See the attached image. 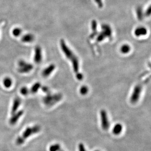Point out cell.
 Returning <instances> with one entry per match:
<instances>
[{
	"label": "cell",
	"instance_id": "cell-1",
	"mask_svg": "<svg viewBox=\"0 0 151 151\" xmlns=\"http://www.w3.org/2000/svg\"><path fill=\"white\" fill-rule=\"evenodd\" d=\"M60 46L63 53L66 55V56L72 63L74 71L76 73H78L79 71V61L77 58L71 50L68 48L65 42L63 39L60 40Z\"/></svg>",
	"mask_w": 151,
	"mask_h": 151
},
{
	"label": "cell",
	"instance_id": "cell-2",
	"mask_svg": "<svg viewBox=\"0 0 151 151\" xmlns=\"http://www.w3.org/2000/svg\"><path fill=\"white\" fill-rule=\"evenodd\" d=\"M41 129V127L38 125H35L32 127H28L23 133V136H19L16 140V143L21 145L24 142L25 140L31 135L38 133Z\"/></svg>",
	"mask_w": 151,
	"mask_h": 151
},
{
	"label": "cell",
	"instance_id": "cell-3",
	"mask_svg": "<svg viewBox=\"0 0 151 151\" xmlns=\"http://www.w3.org/2000/svg\"><path fill=\"white\" fill-rule=\"evenodd\" d=\"M18 65L19 67L18 71L22 74L29 73L33 69V66L31 63H28L23 60L19 61Z\"/></svg>",
	"mask_w": 151,
	"mask_h": 151
},
{
	"label": "cell",
	"instance_id": "cell-4",
	"mask_svg": "<svg viewBox=\"0 0 151 151\" xmlns=\"http://www.w3.org/2000/svg\"><path fill=\"white\" fill-rule=\"evenodd\" d=\"M61 97V96L60 95H51L48 94L43 98V101L46 106H53L60 100Z\"/></svg>",
	"mask_w": 151,
	"mask_h": 151
},
{
	"label": "cell",
	"instance_id": "cell-5",
	"mask_svg": "<svg viewBox=\"0 0 151 151\" xmlns=\"http://www.w3.org/2000/svg\"><path fill=\"white\" fill-rule=\"evenodd\" d=\"M141 91L142 86L140 85H137L135 86L130 98L131 103H136L138 101L140 97Z\"/></svg>",
	"mask_w": 151,
	"mask_h": 151
},
{
	"label": "cell",
	"instance_id": "cell-6",
	"mask_svg": "<svg viewBox=\"0 0 151 151\" xmlns=\"http://www.w3.org/2000/svg\"><path fill=\"white\" fill-rule=\"evenodd\" d=\"M100 114H101V118L102 127L103 129L107 130L109 128L110 123L108 118L106 111L105 110H102L101 111Z\"/></svg>",
	"mask_w": 151,
	"mask_h": 151
},
{
	"label": "cell",
	"instance_id": "cell-7",
	"mask_svg": "<svg viewBox=\"0 0 151 151\" xmlns=\"http://www.w3.org/2000/svg\"><path fill=\"white\" fill-rule=\"evenodd\" d=\"M34 61L36 63L39 64L42 61V51L40 46H37L34 50Z\"/></svg>",
	"mask_w": 151,
	"mask_h": 151
},
{
	"label": "cell",
	"instance_id": "cell-8",
	"mask_svg": "<svg viewBox=\"0 0 151 151\" xmlns=\"http://www.w3.org/2000/svg\"><path fill=\"white\" fill-rule=\"evenodd\" d=\"M23 114V110H19L17 111L15 113L11 114L12 116L9 119V123L11 125H14L18 121L19 118L22 116Z\"/></svg>",
	"mask_w": 151,
	"mask_h": 151
},
{
	"label": "cell",
	"instance_id": "cell-9",
	"mask_svg": "<svg viewBox=\"0 0 151 151\" xmlns=\"http://www.w3.org/2000/svg\"><path fill=\"white\" fill-rule=\"evenodd\" d=\"M21 99L19 97H16L14 99L12 106V108H11V114H13L17 111L19 106L21 105Z\"/></svg>",
	"mask_w": 151,
	"mask_h": 151
},
{
	"label": "cell",
	"instance_id": "cell-10",
	"mask_svg": "<svg viewBox=\"0 0 151 151\" xmlns=\"http://www.w3.org/2000/svg\"><path fill=\"white\" fill-rule=\"evenodd\" d=\"M55 68V66L54 64H52L49 65L48 66L46 67L43 70V71L42 72V75L45 78L48 77L53 72Z\"/></svg>",
	"mask_w": 151,
	"mask_h": 151
},
{
	"label": "cell",
	"instance_id": "cell-11",
	"mask_svg": "<svg viewBox=\"0 0 151 151\" xmlns=\"http://www.w3.org/2000/svg\"><path fill=\"white\" fill-rule=\"evenodd\" d=\"M134 33L137 37H140V36L146 35L147 33V30L146 28L144 27H139L136 29Z\"/></svg>",
	"mask_w": 151,
	"mask_h": 151
},
{
	"label": "cell",
	"instance_id": "cell-12",
	"mask_svg": "<svg viewBox=\"0 0 151 151\" xmlns=\"http://www.w3.org/2000/svg\"><path fill=\"white\" fill-rule=\"evenodd\" d=\"M34 40V36L31 34L28 33L23 35L21 38V41L23 43H31Z\"/></svg>",
	"mask_w": 151,
	"mask_h": 151
},
{
	"label": "cell",
	"instance_id": "cell-13",
	"mask_svg": "<svg viewBox=\"0 0 151 151\" xmlns=\"http://www.w3.org/2000/svg\"><path fill=\"white\" fill-rule=\"evenodd\" d=\"M3 83V85L5 88H9L12 85L13 81L10 77H7L4 79Z\"/></svg>",
	"mask_w": 151,
	"mask_h": 151
},
{
	"label": "cell",
	"instance_id": "cell-14",
	"mask_svg": "<svg viewBox=\"0 0 151 151\" xmlns=\"http://www.w3.org/2000/svg\"><path fill=\"white\" fill-rule=\"evenodd\" d=\"M136 14L137 19L141 21L143 18L144 13L143 9L141 7H138L136 9Z\"/></svg>",
	"mask_w": 151,
	"mask_h": 151
},
{
	"label": "cell",
	"instance_id": "cell-15",
	"mask_svg": "<svg viewBox=\"0 0 151 151\" xmlns=\"http://www.w3.org/2000/svg\"><path fill=\"white\" fill-rule=\"evenodd\" d=\"M41 87V84L39 82L34 83L30 88V92L32 94L36 93Z\"/></svg>",
	"mask_w": 151,
	"mask_h": 151
},
{
	"label": "cell",
	"instance_id": "cell-16",
	"mask_svg": "<svg viewBox=\"0 0 151 151\" xmlns=\"http://www.w3.org/2000/svg\"><path fill=\"white\" fill-rule=\"evenodd\" d=\"M122 130V126L120 124H117L114 126L113 132L115 135H118L121 133Z\"/></svg>",
	"mask_w": 151,
	"mask_h": 151
},
{
	"label": "cell",
	"instance_id": "cell-17",
	"mask_svg": "<svg viewBox=\"0 0 151 151\" xmlns=\"http://www.w3.org/2000/svg\"><path fill=\"white\" fill-rule=\"evenodd\" d=\"M97 23L96 21L94 20H92L91 23V30L93 31V32L91 34V36H94V35L96 34V31H97Z\"/></svg>",
	"mask_w": 151,
	"mask_h": 151
},
{
	"label": "cell",
	"instance_id": "cell-18",
	"mask_svg": "<svg viewBox=\"0 0 151 151\" xmlns=\"http://www.w3.org/2000/svg\"><path fill=\"white\" fill-rule=\"evenodd\" d=\"M22 30L19 28H16L12 30V34L15 37H19L22 33Z\"/></svg>",
	"mask_w": 151,
	"mask_h": 151
},
{
	"label": "cell",
	"instance_id": "cell-19",
	"mask_svg": "<svg viewBox=\"0 0 151 151\" xmlns=\"http://www.w3.org/2000/svg\"><path fill=\"white\" fill-rule=\"evenodd\" d=\"M131 50V48L128 45H123L121 47L120 50L121 53H128Z\"/></svg>",
	"mask_w": 151,
	"mask_h": 151
},
{
	"label": "cell",
	"instance_id": "cell-20",
	"mask_svg": "<svg viewBox=\"0 0 151 151\" xmlns=\"http://www.w3.org/2000/svg\"><path fill=\"white\" fill-rule=\"evenodd\" d=\"M30 92V91L26 86H23L20 89V93L23 96H27L29 94Z\"/></svg>",
	"mask_w": 151,
	"mask_h": 151
},
{
	"label": "cell",
	"instance_id": "cell-21",
	"mask_svg": "<svg viewBox=\"0 0 151 151\" xmlns=\"http://www.w3.org/2000/svg\"><path fill=\"white\" fill-rule=\"evenodd\" d=\"M60 150V146L58 144L52 145L49 148V151H59Z\"/></svg>",
	"mask_w": 151,
	"mask_h": 151
},
{
	"label": "cell",
	"instance_id": "cell-22",
	"mask_svg": "<svg viewBox=\"0 0 151 151\" xmlns=\"http://www.w3.org/2000/svg\"><path fill=\"white\" fill-rule=\"evenodd\" d=\"M88 88L86 86H83L81 87L80 89V92L82 95H85L88 92Z\"/></svg>",
	"mask_w": 151,
	"mask_h": 151
},
{
	"label": "cell",
	"instance_id": "cell-23",
	"mask_svg": "<svg viewBox=\"0 0 151 151\" xmlns=\"http://www.w3.org/2000/svg\"><path fill=\"white\" fill-rule=\"evenodd\" d=\"M151 6H150L148 8L146 9V10L145 11V13H144V14L147 17H149L150 15H151Z\"/></svg>",
	"mask_w": 151,
	"mask_h": 151
},
{
	"label": "cell",
	"instance_id": "cell-24",
	"mask_svg": "<svg viewBox=\"0 0 151 151\" xmlns=\"http://www.w3.org/2000/svg\"><path fill=\"white\" fill-rule=\"evenodd\" d=\"M95 3L97 4V6L99 8H102L103 6L102 0H94Z\"/></svg>",
	"mask_w": 151,
	"mask_h": 151
},
{
	"label": "cell",
	"instance_id": "cell-25",
	"mask_svg": "<svg viewBox=\"0 0 151 151\" xmlns=\"http://www.w3.org/2000/svg\"><path fill=\"white\" fill-rule=\"evenodd\" d=\"M79 151H86L85 148L82 143H80L78 146Z\"/></svg>",
	"mask_w": 151,
	"mask_h": 151
},
{
	"label": "cell",
	"instance_id": "cell-26",
	"mask_svg": "<svg viewBox=\"0 0 151 151\" xmlns=\"http://www.w3.org/2000/svg\"><path fill=\"white\" fill-rule=\"evenodd\" d=\"M41 88H42V90L43 91V92H45L47 94L49 93V89L47 87H46V86H42Z\"/></svg>",
	"mask_w": 151,
	"mask_h": 151
},
{
	"label": "cell",
	"instance_id": "cell-27",
	"mask_svg": "<svg viewBox=\"0 0 151 151\" xmlns=\"http://www.w3.org/2000/svg\"><path fill=\"white\" fill-rule=\"evenodd\" d=\"M60 151H63V150H60Z\"/></svg>",
	"mask_w": 151,
	"mask_h": 151
},
{
	"label": "cell",
	"instance_id": "cell-28",
	"mask_svg": "<svg viewBox=\"0 0 151 151\" xmlns=\"http://www.w3.org/2000/svg\"><path fill=\"white\" fill-rule=\"evenodd\" d=\"M98 151V150H96V151Z\"/></svg>",
	"mask_w": 151,
	"mask_h": 151
}]
</instances>
